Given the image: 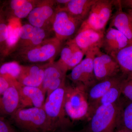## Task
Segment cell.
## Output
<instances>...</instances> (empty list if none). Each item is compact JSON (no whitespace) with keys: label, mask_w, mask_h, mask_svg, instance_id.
Masks as SVG:
<instances>
[{"label":"cell","mask_w":132,"mask_h":132,"mask_svg":"<svg viewBox=\"0 0 132 132\" xmlns=\"http://www.w3.org/2000/svg\"><path fill=\"white\" fill-rule=\"evenodd\" d=\"M123 104L119 100L98 107L88 120L83 132H115L120 120Z\"/></svg>","instance_id":"obj_1"},{"label":"cell","mask_w":132,"mask_h":132,"mask_svg":"<svg viewBox=\"0 0 132 132\" xmlns=\"http://www.w3.org/2000/svg\"><path fill=\"white\" fill-rule=\"evenodd\" d=\"M65 109L72 122L89 120L92 114L87 89L82 85H66Z\"/></svg>","instance_id":"obj_2"},{"label":"cell","mask_w":132,"mask_h":132,"mask_svg":"<svg viewBox=\"0 0 132 132\" xmlns=\"http://www.w3.org/2000/svg\"><path fill=\"white\" fill-rule=\"evenodd\" d=\"M66 89V84L47 95L43 106L53 132L69 129L72 124L65 111Z\"/></svg>","instance_id":"obj_3"},{"label":"cell","mask_w":132,"mask_h":132,"mask_svg":"<svg viewBox=\"0 0 132 132\" xmlns=\"http://www.w3.org/2000/svg\"><path fill=\"white\" fill-rule=\"evenodd\" d=\"M10 118L21 132H53L43 107L19 108Z\"/></svg>","instance_id":"obj_4"},{"label":"cell","mask_w":132,"mask_h":132,"mask_svg":"<svg viewBox=\"0 0 132 132\" xmlns=\"http://www.w3.org/2000/svg\"><path fill=\"white\" fill-rule=\"evenodd\" d=\"M115 2V1L96 0L78 32L87 29L105 32L106 26L112 16Z\"/></svg>","instance_id":"obj_5"},{"label":"cell","mask_w":132,"mask_h":132,"mask_svg":"<svg viewBox=\"0 0 132 132\" xmlns=\"http://www.w3.org/2000/svg\"><path fill=\"white\" fill-rule=\"evenodd\" d=\"M62 42L57 37L48 38L34 47L19 52L23 60L32 63L54 61L61 52Z\"/></svg>","instance_id":"obj_6"},{"label":"cell","mask_w":132,"mask_h":132,"mask_svg":"<svg viewBox=\"0 0 132 132\" xmlns=\"http://www.w3.org/2000/svg\"><path fill=\"white\" fill-rule=\"evenodd\" d=\"M83 22L58 6L52 28L55 37L62 42L76 35Z\"/></svg>","instance_id":"obj_7"},{"label":"cell","mask_w":132,"mask_h":132,"mask_svg":"<svg viewBox=\"0 0 132 132\" xmlns=\"http://www.w3.org/2000/svg\"><path fill=\"white\" fill-rule=\"evenodd\" d=\"M88 52L86 57L71 70L67 77L75 85L84 86L87 90L97 82L94 70L93 60L96 53L100 51Z\"/></svg>","instance_id":"obj_8"},{"label":"cell","mask_w":132,"mask_h":132,"mask_svg":"<svg viewBox=\"0 0 132 132\" xmlns=\"http://www.w3.org/2000/svg\"><path fill=\"white\" fill-rule=\"evenodd\" d=\"M55 1L38 2L37 5L28 16L29 24L32 26L47 29L48 25H52L56 13Z\"/></svg>","instance_id":"obj_9"},{"label":"cell","mask_w":132,"mask_h":132,"mask_svg":"<svg viewBox=\"0 0 132 132\" xmlns=\"http://www.w3.org/2000/svg\"><path fill=\"white\" fill-rule=\"evenodd\" d=\"M93 65L97 81L116 76L120 72L119 66L114 59L100 50L95 56Z\"/></svg>","instance_id":"obj_10"},{"label":"cell","mask_w":132,"mask_h":132,"mask_svg":"<svg viewBox=\"0 0 132 132\" xmlns=\"http://www.w3.org/2000/svg\"><path fill=\"white\" fill-rule=\"evenodd\" d=\"M66 74L56 62L46 64L40 88L46 95L65 85Z\"/></svg>","instance_id":"obj_11"},{"label":"cell","mask_w":132,"mask_h":132,"mask_svg":"<svg viewBox=\"0 0 132 132\" xmlns=\"http://www.w3.org/2000/svg\"><path fill=\"white\" fill-rule=\"evenodd\" d=\"M47 35L46 29L29 24H24L20 29V38L15 48L20 52L34 47L46 39Z\"/></svg>","instance_id":"obj_12"},{"label":"cell","mask_w":132,"mask_h":132,"mask_svg":"<svg viewBox=\"0 0 132 132\" xmlns=\"http://www.w3.org/2000/svg\"><path fill=\"white\" fill-rule=\"evenodd\" d=\"M14 85L19 92L20 108L43 107L46 95L41 88L23 86L18 81Z\"/></svg>","instance_id":"obj_13"},{"label":"cell","mask_w":132,"mask_h":132,"mask_svg":"<svg viewBox=\"0 0 132 132\" xmlns=\"http://www.w3.org/2000/svg\"><path fill=\"white\" fill-rule=\"evenodd\" d=\"M105 32L85 29L77 32L72 40L85 55L90 51L100 50Z\"/></svg>","instance_id":"obj_14"},{"label":"cell","mask_w":132,"mask_h":132,"mask_svg":"<svg viewBox=\"0 0 132 132\" xmlns=\"http://www.w3.org/2000/svg\"><path fill=\"white\" fill-rule=\"evenodd\" d=\"M60 52V57L56 62L67 73L78 65L83 60L85 55L72 39L67 42Z\"/></svg>","instance_id":"obj_15"},{"label":"cell","mask_w":132,"mask_h":132,"mask_svg":"<svg viewBox=\"0 0 132 132\" xmlns=\"http://www.w3.org/2000/svg\"><path fill=\"white\" fill-rule=\"evenodd\" d=\"M130 44L127 38L120 31L109 27L104 33L101 48L106 54L112 56Z\"/></svg>","instance_id":"obj_16"},{"label":"cell","mask_w":132,"mask_h":132,"mask_svg":"<svg viewBox=\"0 0 132 132\" xmlns=\"http://www.w3.org/2000/svg\"><path fill=\"white\" fill-rule=\"evenodd\" d=\"M20 108L19 92L14 85H11L0 95V117H10Z\"/></svg>","instance_id":"obj_17"},{"label":"cell","mask_w":132,"mask_h":132,"mask_svg":"<svg viewBox=\"0 0 132 132\" xmlns=\"http://www.w3.org/2000/svg\"><path fill=\"white\" fill-rule=\"evenodd\" d=\"M45 65L46 64L22 65L21 73L17 81L23 86L40 88L44 77Z\"/></svg>","instance_id":"obj_18"},{"label":"cell","mask_w":132,"mask_h":132,"mask_svg":"<svg viewBox=\"0 0 132 132\" xmlns=\"http://www.w3.org/2000/svg\"><path fill=\"white\" fill-rule=\"evenodd\" d=\"M116 5L118 8L111 17L109 27L120 31L132 44V16L123 11L120 1H117Z\"/></svg>","instance_id":"obj_19"},{"label":"cell","mask_w":132,"mask_h":132,"mask_svg":"<svg viewBox=\"0 0 132 132\" xmlns=\"http://www.w3.org/2000/svg\"><path fill=\"white\" fill-rule=\"evenodd\" d=\"M125 78H126L122 74L121 75H118L114 77L97 81L94 85L88 88L87 92L90 105L99 100L110 88Z\"/></svg>","instance_id":"obj_20"},{"label":"cell","mask_w":132,"mask_h":132,"mask_svg":"<svg viewBox=\"0 0 132 132\" xmlns=\"http://www.w3.org/2000/svg\"><path fill=\"white\" fill-rule=\"evenodd\" d=\"M95 1L96 0H70L64 6L60 7L70 14L84 21L87 17Z\"/></svg>","instance_id":"obj_21"},{"label":"cell","mask_w":132,"mask_h":132,"mask_svg":"<svg viewBox=\"0 0 132 132\" xmlns=\"http://www.w3.org/2000/svg\"><path fill=\"white\" fill-rule=\"evenodd\" d=\"M111 57L119 65L122 75L126 78H132V44Z\"/></svg>","instance_id":"obj_22"},{"label":"cell","mask_w":132,"mask_h":132,"mask_svg":"<svg viewBox=\"0 0 132 132\" xmlns=\"http://www.w3.org/2000/svg\"><path fill=\"white\" fill-rule=\"evenodd\" d=\"M126 79L125 78L120 82L114 85L101 98L91 104L92 114L98 107L113 104L119 100L121 95L122 94L124 81Z\"/></svg>","instance_id":"obj_23"},{"label":"cell","mask_w":132,"mask_h":132,"mask_svg":"<svg viewBox=\"0 0 132 132\" xmlns=\"http://www.w3.org/2000/svg\"><path fill=\"white\" fill-rule=\"evenodd\" d=\"M38 2L29 0H12L9 6L14 17L19 19L28 17Z\"/></svg>","instance_id":"obj_24"},{"label":"cell","mask_w":132,"mask_h":132,"mask_svg":"<svg viewBox=\"0 0 132 132\" xmlns=\"http://www.w3.org/2000/svg\"><path fill=\"white\" fill-rule=\"evenodd\" d=\"M22 26L20 19L14 16H9L7 43L10 54L15 48L19 42Z\"/></svg>","instance_id":"obj_25"},{"label":"cell","mask_w":132,"mask_h":132,"mask_svg":"<svg viewBox=\"0 0 132 132\" xmlns=\"http://www.w3.org/2000/svg\"><path fill=\"white\" fill-rule=\"evenodd\" d=\"M9 16L4 9L0 11V56L5 57L10 54L7 41Z\"/></svg>","instance_id":"obj_26"},{"label":"cell","mask_w":132,"mask_h":132,"mask_svg":"<svg viewBox=\"0 0 132 132\" xmlns=\"http://www.w3.org/2000/svg\"><path fill=\"white\" fill-rule=\"evenodd\" d=\"M22 70V65L16 61L6 62L0 65V75L12 85L17 81Z\"/></svg>","instance_id":"obj_27"},{"label":"cell","mask_w":132,"mask_h":132,"mask_svg":"<svg viewBox=\"0 0 132 132\" xmlns=\"http://www.w3.org/2000/svg\"><path fill=\"white\" fill-rule=\"evenodd\" d=\"M119 126L123 127L132 131V102L125 106L123 105Z\"/></svg>","instance_id":"obj_28"},{"label":"cell","mask_w":132,"mask_h":132,"mask_svg":"<svg viewBox=\"0 0 132 132\" xmlns=\"http://www.w3.org/2000/svg\"><path fill=\"white\" fill-rule=\"evenodd\" d=\"M122 94L132 102V78L125 79L123 84Z\"/></svg>","instance_id":"obj_29"},{"label":"cell","mask_w":132,"mask_h":132,"mask_svg":"<svg viewBox=\"0 0 132 132\" xmlns=\"http://www.w3.org/2000/svg\"><path fill=\"white\" fill-rule=\"evenodd\" d=\"M0 132H18L10 121L6 118L0 117Z\"/></svg>","instance_id":"obj_30"},{"label":"cell","mask_w":132,"mask_h":132,"mask_svg":"<svg viewBox=\"0 0 132 132\" xmlns=\"http://www.w3.org/2000/svg\"><path fill=\"white\" fill-rule=\"evenodd\" d=\"M11 86L7 80L0 75V95L2 94Z\"/></svg>","instance_id":"obj_31"},{"label":"cell","mask_w":132,"mask_h":132,"mask_svg":"<svg viewBox=\"0 0 132 132\" xmlns=\"http://www.w3.org/2000/svg\"><path fill=\"white\" fill-rule=\"evenodd\" d=\"M120 2L122 8L124 7L127 9V13L132 16V0L120 1Z\"/></svg>","instance_id":"obj_32"},{"label":"cell","mask_w":132,"mask_h":132,"mask_svg":"<svg viewBox=\"0 0 132 132\" xmlns=\"http://www.w3.org/2000/svg\"><path fill=\"white\" fill-rule=\"evenodd\" d=\"M115 132H132V131L123 127L119 126L116 130Z\"/></svg>","instance_id":"obj_33"},{"label":"cell","mask_w":132,"mask_h":132,"mask_svg":"<svg viewBox=\"0 0 132 132\" xmlns=\"http://www.w3.org/2000/svg\"><path fill=\"white\" fill-rule=\"evenodd\" d=\"M69 1L70 0H57V1H55V2L58 5H63V6L62 7H64L68 3Z\"/></svg>","instance_id":"obj_34"},{"label":"cell","mask_w":132,"mask_h":132,"mask_svg":"<svg viewBox=\"0 0 132 132\" xmlns=\"http://www.w3.org/2000/svg\"><path fill=\"white\" fill-rule=\"evenodd\" d=\"M55 132H83V131L82 130H80V131H76L70 130L69 129H65L57 130V131Z\"/></svg>","instance_id":"obj_35"},{"label":"cell","mask_w":132,"mask_h":132,"mask_svg":"<svg viewBox=\"0 0 132 132\" xmlns=\"http://www.w3.org/2000/svg\"><path fill=\"white\" fill-rule=\"evenodd\" d=\"M3 7H4V6L0 4V11L3 9Z\"/></svg>","instance_id":"obj_36"}]
</instances>
